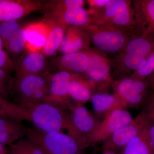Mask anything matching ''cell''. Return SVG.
<instances>
[{
    "label": "cell",
    "mask_w": 154,
    "mask_h": 154,
    "mask_svg": "<svg viewBox=\"0 0 154 154\" xmlns=\"http://www.w3.org/2000/svg\"><path fill=\"white\" fill-rule=\"evenodd\" d=\"M135 80L130 77H123L113 82L111 85L113 94L120 99L127 95L133 90Z\"/></svg>",
    "instance_id": "30"
},
{
    "label": "cell",
    "mask_w": 154,
    "mask_h": 154,
    "mask_svg": "<svg viewBox=\"0 0 154 154\" xmlns=\"http://www.w3.org/2000/svg\"><path fill=\"white\" fill-rule=\"evenodd\" d=\"M146 60L145 58L131 54L119 52L114 62V75L121 76V78L125 77L126 74L134 72L142 67L145 64Z\"/></svg>",
    "instance_id": "22"
},
{
    "label": "cell",
    "mask_w": 154,
    "mask_h": 154,
    "mask_svg": "<svg viewBox=\"0 0 154 154\" xmlns=\"http://www.w3.org/2000/svg\"><path fill=\"white\" fill-rule=\"evenodd\" d=\"M4 47V42L3 40H2V38L0 37V48H3Z\"/></svg>",
    "instance_id": "40"
},
{
    "label": "cell",
    "mask_w": 154,
    "mask_h": 154,
    "mask_svg": "<svg viewBox=\"0 0 154 154\" xmlns=\"http://www.w3.org/2000/svg\"><path fill=\"white\" fill-rule=\"evenodd\" d=\"M96 93L95 86L84 74H72L69 85L70 98L76 105H84Z\"/></svg>",
    "instance_id": "14"
},
{
    "label": "cell",
    "mask_w": 154,
    "mask_h": 154,
    "mask_svg": "<svg viewBox=\"0 0 154 154\" xmlns=\"http://www.w3.org/2000/svg\"><path fill=\"white\" fill-rule=\"evenodd\" d=\"M28 130L21 122L0 117V143L9 146L26 136Z\"/></svg>",
    "instance_id": "21"
},
{
    "label": "cell",
    "mask_w": 154,
    "mask_h": 154,
    "mask_svg": "<svg viewBox=\"0 0 154 154\" xmlns=\"http://www.w3.org/2000/svg\"><path fill=\"white\" fill-rule=\"evenodd\" d=\"M44 17L60 22L68 27L85 28L91 23L89 13L83 7L69 9L57 14H45Z\"/></svg>",
    "instance_id": "19"
},
{
    "label": "cell",
    "mask_w": 154,
    "mask_h": 154,
    "mask_svg": "<svg viewBox=\"0 0 154 154\" xmlns=\"http://www.w3.org/2000/svg\"><path fill=\"white\" fill-rule=\"evenodd\" d=\"M128 0H109L102 8L88 11L91 19V24L106 23L131 3ZM90 24V25H91Z\"/></svg>",
    "instance_id": "24"
},
{
    "label": "cell",
    "mask_w": 154,
    "mask_h": 154,
    "mask_svg": "<svg viewBox=\"0 0 154 154\" xmlns=\"http://www.w3.org/2000/svg\"><path fill=\"white\" fill-rule=\"evenodd\" d=\"M0 69L10 74L15 72V63L11 59L8 54L3 48H0Z\"/></svg>",
    "instance_id": "35"
},
{
    "label": "cell",
    "mask_w": 154,
    "mask_h": 154,
    "mask_svg": "<svg viewBox=\"0 0 154 154\" xmlns=\"http://www.w3.org/2000/svg\"><path fill=\"white\" fill-rule=\"evenodd\" d=\"M85 1L83 0H56L45 2L44 8L45 14L60 13L75 8L83 7Z\"/></svg>",
    "instance_id": "28"
},
{
    "label": "cell",
    "mask_w": 154,
    "mask_h": 154,
    "mask_svg": "<svg viewBox=\"0 0 154 154\" xmlns=\"http://www.w3.org/2000/svg\"><path fill=\"white\" fill-rule=\"evenodd\" d=\"M13 80L10 75L0 69V96L8 99L12 91Z\"/></svg>",
    "instance_id": "34"
},
{
    "label": "cell",
    "mask_w": 154,
    "mask_h": 154,
    "mask_svg": "<svg viewBox=\"0 0 154 154\" xmlns=\"http://www.w3.org/2000/svg\"><path fill=\"white\" fill-rule=\"evenodd\" d=\"M68 111L67 134L85 149L100 121L84 105L75 104Z\"/></svg>",
    "instance_id": "4"
},
{
    "label": "cell",
    "mask_w": 154,
    "mask_h": 154,
    "mask_svg": "<svg viewBox=\"0 0 154 154\" xmlns=\"http://www.w3.org/2000/svg\"><path fill=\"white\" fill-rule=\"evenodd\" d=\"M132 2L116 16L105 23H107L131 36H140Z\"/></svg>",
    "instance_id": "18"
},
{
    "label": "cell",
    "mask_w": 154,
    "mask_h": 154,
    "mask_svg": "<svg viewBox=\"0 0 154 154\" xmlns=\"http://www.w3.org/2000/svg\"><path fill=\"white\" fill-rule=\"evenodd\" d=\"M19 105L28 110L33 126L44 132H63L69 128L68 110L46 102H27Z\"/></svg>",
    "instance_id": "1"
},
{
    "label": "cell",
    "mask_w": 154,
    "mask_h": 154,
    "mask_svg": "<svg viewBox=\"0 0 154 154\" xmlns=\"http://www.w3.org/2000/svg\"><path fill=\"white\" fill-rule=\"evenodd\" d=\"M26 45L25 51H41L46 42L49 27L43 19L25 25Z\"/></svg>",
    "instance_id": "16"
},
{
    "label": "cell",
    "mask_w": 154,
    "mask_h": 154,
    "mask_svg": "<svg viewBox=\"0 0 154 154\" xmlns=\"http://www.w3.org/2000/svg\"><path fill=\"white\" fill-rule=\"evenodd\" d=\"M48 63L50 72L63 71L84 74L89 66V59L87 51H85L53 58Z\"/></svg>",
    "instance_id": "10"
},
{
    "label": "cell",
    "mask_w": 154,
    "mask_h": 154,
    "mask_svg": "<svg viewBox=\"0 0 154 154\" xmlns=\"http://www.w3.org/2000/svg\"><path fill=\"white\" fill-rule=\"evenodd\" d=\"M26 136L34 141L45 154H86L85 149L63 132H44L33 126L28 128Z\"/></svg>",
    "instance_id": "2"
},
{
    "label": "cell",
    "mask_w": 154,
    "mask_h": 154,
    "mask_svg": "<svg viewBox=\"0 0 154 154\" xmlns=\"http://www.w3.org/2000/svg\"><path fill=\"white\" fill-rule=\"evenodd\" d=\"M86 51L89 63L84 75L94 84L96 93H105L104 91L111 86L113 82V77L110 75L112 63L106 57L98 51L90 48Z\"/></svg>",
    "instance_id": "5"
},
{
    "label": "cell",
    "mask_w": 154,
    "mask_h": 154,
    "mask_svg": "<svg viewBox=\"0 0 154 154\" xmlns=\"http://www.w3.org/2000/svg\"><path fill=\"white\" fill-rule=\"evenodd\" d=\"M0 117L21 123L25 121L31 122L30 113L26 108L2 96H0Z\"/></svg>",
    "instance_id": "26"
},
{
    "label": "cell",
    "mask_w": 154,
    "mask_h": 154,
    "mask_svg": "<svg viewBox=\"0 0 154 154\" xmlns=\"http://www.w3.org/2000/svg\"><path fill=\"white\" fill-rule=\"evenodd\" d=\"M16 77L50 72L46 57L41 51H25L15 63Z\"/></svg>",
    "instance_id": "11"
},
{
    "label": "cell",
    "mask_w": 154,
    "mask_h": 154,
    "mask_svg": "<svg viewBox=\"0 0 154 154\" xmlns=\"http://www.w3.org/2000/svg\"><path fill=\"white\" fill-rule=\"evenodd\" d=\"M51 73L44 75H30L15 77L13 80V89L17 96L19 104L28 102L33 94L40 88L49 84Z\"/></svg>",
    "instance_id": "12"
},
{
    "label": "cell",
    "mask_w": 154,
    "mask_h": 154,
    "mask_svg": "<svg viewBox=\"0 0 154 154\" xmlns=\"http://www.w3.org/2000/svg\"><path fill=\"white\" fill-rule=\"evenodd\" d=\"M0 154H9L6 146L0 143Z\"/></svg>",
    "instance_id": "38"
},
{
    "label": "cell",
    "mask_w": 154,
    "mask_h": 154,
    "mask_svg": "<svg viewBox=\"0 0 154 154\" xmlns=\"http://www.w3.org/2000/svg\"><path fill=\"white\" fill-rule=\"evenodd\" d=\"M22 25L19 20H13L0 22V37L4 44L6 43L20 28Z\"/></svg>",
    "instance_id": "31"
},
{
    "label": "cell",
    "mask_w": 154,
    "mask_h": 154,
    "mask_svg": "<svg viewBox=\"0 0 154 154\" xmlns=\"http://www.w3.org/2000/svg\"><path fill=\"white\" fill-rule=\"evenodd\" d=\"M9 147V154H45L34 141L26 136Z\"/></svg>",
    "instance_id": "29"
},
{
    "label": "cell",
    "mask_w": 154,
    "mask_h": 154,
    "mask_svg": "<svg viewBox=\"0 0 154 154\" xmlns=\"http://www.w3.org/2000/svg\"><path fill=\"white\" fill-rule=\"evenodd\" d=\"M45 2L38 0H0V22L20 19L43 10Z\"/></svg>",
    "instance_id": "9"
},
{
    "label": "cell",
    "mask_w": 154,
    "mask_h": 154,
    "mask_svg": "<svg viewBox=\"0 0 154 154\" xmlns=\"http://www.w3.org/2000/svg\"><path fill=\"white\" fill-rule=\"evenodd\" d=\"M91 101L95 114L99 116H105L107 113L116 109H126L124 102L114 94L95 93Z\"/></svg>",
    "instance_id": "20"
},
{
    "label": "cell",
    "mask_w": 154,
    "mask_h": 154,
    "mask_svg": "<svg viewBox=\"0 0 154 154\" xmlns=\"http://www.w3.org/2000/svg\"><path fill=\"white\" fill-rule=\"evenodd\" d=\"M109 0H89L88 2L91 11H95L102 8L109 2Z\"/></svg>",
    "instance_id": "36"
},
{
    "label": "cell",
    "mask_w": 154,
    "mask_h": 154,
    "mask_svg": "<svg viewBox=\"0 0 154 154\" xmlns=\"http://www.w3.org/2000/svg\"><path fill=\"white\" fill-rule=\"evenodd\" d=\"M90 42L88 33L83 28L69 26L58 51L62 55L85 51L90 48Z\"/></svg>",
    "instance_id": "13"
},
{
    "label": "cell",
    "mask_w": 154,
    "mask_h": 154,
    "mask_svg": "<svg viewBox=\"0 0 154 154\" xmlns=\"http://www.w3.org/2000/svg\"><path fill=\"white\" fill-rule=\"evenodd\" d=\"M132 4L141 35L154 33V0H134Z\"/></svg>",
    "instance_id": "15"
},
{
    "label": "cell",
    "mask_w": 154,
    "mask_h": 154,
    "mask_svg": "<svg viewBox=\"0 0 154 154\" xmlns=\"http://www.w3.org/2000/svg\"><path fill=\"white\" fill-rule=\"evenodd\" d=\"M154 52V33L134 36L119 52L127 53L147 58Z\"/></svg>",
    "instance_id": "23"
},
{
    "label": "cell",
    "mask_w": 154,
    "mask_h": 154,
    "mask_svg": "<svg viewBox=\"0 0 154 154\" xmlns=\"http://www.w3.org/2000/svg\"><path fill=\"white\" fill-rule=\"evenodd\" d=\"M147 79L148 81L151 90H154V71Z\"/></svg>",
    "instance_id": "37"
},
{
    "label": "cell",
    "mask_w": 154,
    "mask_h": 154,
    "mask_svg": "<svg viewBox=\"0 0 154 154\" xmlns=\"http://www.w3.org/2000/svg\"><path fill=\"white\" fill-rule=\"evenodd\" d=\"M73 73L59 72L51 73L50 78L49 93L44 102H48L69 110L74 103L68 94L69 85Z\"/></svg>",
    "instance_id": "8"
},
{
    "label": "cell",
    "mask_w": 154,
    "mask_h": 154,
    "mask_svg": "<svg viewBox=\"0 0 154 154\" xmlns=\"http://www.w3.org/2000/svg\"><path fill=\"white\" fill-rule=\"evenodd\" d=\"M143 108L148 121L149 133L153 147L154 154V90L151 91Z\"/></svg>",
    "instance_id": "32"
},
{
    "label": "cell",
    "mask_w": 154,
    "mask_h": 154,
    "mask_svg": "<svg viewBox=\"0 0 154 154\" xmlns=\"http://www.w3.org/2000/svg\"><path fill=\"white\" fill-rule=\"evenodd\" d=\"M120 154H154L150 137L148 121L139 133L127 145Z\"/></svg>",
    "instance_id": "25"
},
{
    "label": "cell",
    "mask_w": 154,
    "mask_h": 154,
    "mask_svg": "<svg viewBox=\"0 0 154 154\" xmlns=\"http://www.w3.org/2000/svg\"><path fill=\"white\" fill-rule=\"evenodd\" d=\"M25 25L20 28L4 44V47L8 52L14 56H19V58L25 52L26 48Z\"/></svg>",
    "instance_id": "27"
},
{
    "label": "cell",
    "mask_w": 154,
    "mask_h": 154,
    "mask_svg": "<svg viewBox=\"0 0 154 154\" xmlns=\"http://www.w3.org/2000/svg\"><path fill=\"white\" fill-rule=\"evenodd\" d=\"M43 19L48 25L49 31L42 52L45 57H51L55 55L59 50L68 27L50 18L44 17Z\"/></svg>",
    "instance_id": "17"
},
{
    "label": "cell",
    "mask_w": 154,
    "mask_h": 154,
    "mask_svg": "<svg viewBox=\"0 0 154 154\" xmlns=\"http://www.w3.org/2000/svg\"><path fill=\"white\" fill-rule=\"evenodd\" d=\"M147 122L146 116L142 110L131 122L122 127L103 142L101 147L102 151L121 153L127 145L141 131Z\"/></svg>",
    "instance_id": "6"
},
{
    "label": "cell",
    "mask_w": 154,
    "mask_h": 154,
    "mask_svg": "<svg viewBox=\"0 0 154 154\" xmlns=\"http://www.w3.org/2000/svg\"><path fill=\"white\" fill-rule=\"evenodd\" d=\"M133 119L126 109H116L107 113L99 122L91 138L89 147L103 143L117 130L131 122Z\"/></svg>",
    "instance_id": "7"
},
{
    "label": "cell",
    "mask_w": 154,
    "mask_h": 154,
    "mask_svg": "<svg viewBox=\"0 0 154 154\" xmlns=\"http://www.w3.org/2000/svg\"><path fill=\"white\" fill-rule=\"evenodd\" d=\"M101 154H120L119 153L112 151H103Z\"/></svg>",
    "instance_id": "39"
},
{
    "label": "cell",
    "mask_w": 154,
    "mask_h": 154,
    "mask_svg": "<svg viewBox=\"0 0 154 154\" xmlns=\"http://www.w3.org/2000/svg\"><path fill=\"white\" fill-rule=\"evenodd\" d=\"M88 33L90 41L104 52H119L133 37L107 23L93 24L82 28Z\"/></svg>",
    "instance_id": "3"
},
{
    "label": "cell",
    "mask_w": 154,
    "mask_h": 154,
    "mask_svg": "<svg viewBox=\"0 0 154 154\" xmlns=\"http://www.w3.org/2000/svg\"><path fill=\"white\" fill-rule=\"evenodd\" d=\"M154 71V52L147 58L146 62L142 67L133 72L130 75L131 79L143 80L147 79Z\"/></svg>",
    "instance_id": "33"
}]
</instances>
